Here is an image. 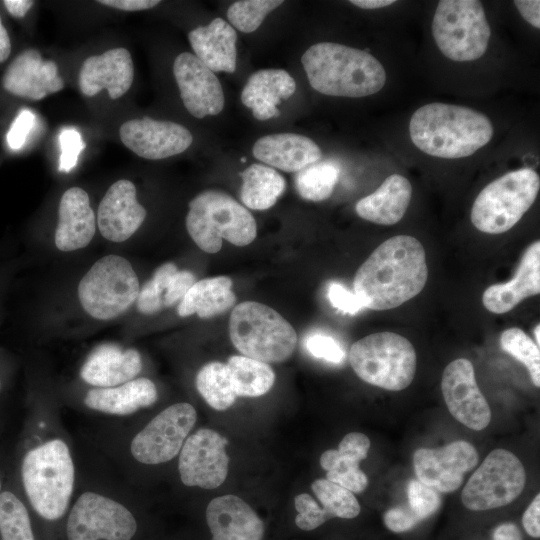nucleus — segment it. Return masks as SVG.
Here are the masks:
<instances>
[{"label": "nucleus", "mask_w": 540, "mask_h": 540, "mask_svg": "<svg viewBox=\"0 0 540 540\" xmlns=\"http://www.w3.org/2000/svg\"><path fill=\"white\" fill-rule=\"evenodd\" d=\"M254 157L285 172H298L318 162L319 146L310 138L295 133H276L259 138L252 149Z\"/></svg>", "instance_id": "nucleus-27"}, {"label": "nucleus", "mask_w": 540, "mask_h": 540, "mask_svg": "<svg viewBox=\"0 0 540 540\" xmlns=\"http://www.w3.org/2000/svg\"><path fill=\"white\" fill-rule=\"evenodd\" d=\"M385 526L393 532H405L421 522L408 506L389 509L383 516Z\"/></svg>", "instance_id": "nucleus-49"}, {"label": "nucleus", "mask_w": 540, "mask_h": 540, "mask_svg": "<svg viewBox=\"0 0 540 540\" xmlns=\"http://www.w3.org/2000/svg\"><path fill=\"white\" fill-rule=\"evenodd\" d=\"M408 507L422 521L434 514L441 505L438 491L418 479H412L407 486Z\"/></svg>", "instance_id": "nucleus-42"}, {"label": "nucleus", "mask_w": 540, "mask_h": 540, "mask_svg": "<svg viewBox=\"0 0 540 540\" xmlns=\"http://www.w3.org/2000/svg\"><path fill=\"white\" fill-rule=\"evenodd\" d=\"M146 209L137 201L136 187L121 179L113 183L103 196L97 212L101 235L115 243L129 239L142 225Z\"/></svg>", "instance_id": "nucleus-20"}, {"label": "nucleus", "mask_w": 540, "mask_h": 540, "mask_svg": "<svg viewBox=\"0 0 540 540\" xmlns=\"http://www.w3.org/2000/svg\"><path fill=\"white\" fill-rule=\"evenodd\" d=\"M412 186L400 174L388 176L372 194L359 200L356 213L364 220L380 225H393L400 221L411 200Z\"/></svg>", "instance_id": "nucleus-31"}, {"label": "nucleus", "mask_w": 540, "mask_h": 540, "mask_svg": "<svg viewBox=\"0 0 540 540\" xmlns=\"http://www.w3.org/2000/svg\"><path fill=\"white\" fill-rule=\"evenodd\" d=\"M540 325L537 324L534 328V337L536 339V344L539 346L540 344Z\"/></svg>", "instance_id": "nucleus-56"}, {"label": "nucleus", "mask_w": 540, "mask_h": 540, "mask_svg": "<svg viewBox=\"0 0 540 540\" xmlns=\"http://www.w3.org/2000/svg\"><path fill=\"white\" fill-rule=\"evenodd\" d=\"M494 133L489 118L465 106L433 102L418 108L409 123L414 145L446 159L468 157L485 146Z\"/></svg>", "instance_id": "nucleus-2"}, {"label": "nucleus", "mask_w": 540, "mask_h": 540, "mask_svg": "<svg viewBox=\"0 0 540 540\" xmlns=\"http://www.w3.org/2000/svg\"><path fill=\"white\" fill-rule=\"evenodd\" d=\"M296 90L292 76L283 69H262L253 73L241 93L242 103L252 110L258 120L279 115L277 105Z\"/></svg>", "instance_id": "nucleus-30"}, {"label": "nucleus", "mask_w": 540, "mask_h": 540, "mask_svg": "<svg viewBox=\"0 0 540 540\" xmlns=\"http://www.w3.org/2000/svg\"><path fill=\"white\" fill-rule=\"evenodd\" d=\"M140 291L130 262L119 255L98 259L81 278L77 295L83 310L96 320L108 321L126 312Z\"/></svg>", "instance_id": "nucleus-9"}, {"label": "nucleus", "mask_w": 540, "mask_h": 540, "mask_svg": "<svg viewBox=\"0 0 540 540\" xmlns=\"http://www.w3.org/2000/svg\"><path fill=\"white\" fill-rule=\"evenodd\" d=\"M227 443L225 437L208 428L190 434L179 452L178 471L182 483L203 489L222 485L229 466Z\"/></svg>", "instance_id": "nucleus-14"}, {"label": "nucleus", "mask_w": 540, "mask_h": 540, "mask_svg": "<svg viewBox=\"0 0 540 540\" xmlns=\"http://www.w3.org/2000/svg\"><path fill=\"white\" fill-rule=\"evenodd\" d=\"M141 370L142 357L136 349L103 343L89 353L79 374L86 384L107 388L135 379Z\"/></svg>", "instance_id": "nucleus-23"}, {"label": "nucleus", "mask_w": 540, "mask_h": 540, "mask_svg": "<svg viewBox=\"0 0 540 540\" xmlns=\"http://www.w3.org/2000/svg\"><path fill=\"white\" fill-rule=\"evenodd\" d=\"M11 53V40L0 17V63L8 59Z\"/></svg>", "instance_id": "nucleus-54"}, {"label": "nucleus", "mask_w": 540, "mask_h": 540, "mask_svg": "<svg viewBox=\"0 0 540 540\" xmlns=\"http://www.w3.org/2000/svg\"><path fill=\"white\" fill-rule=\"evenodd\" d=\"M1 540H35L24 503L12 492L0 493Z\"/></svg>", "instance_id": "nucleus-38"}, {"label": "nucleus", "mask_w": 540, "mask_h": 540, "mask_svg": "<svg viewBox=\"0 0 540 540\" xmlns=\"http://www.w3.org/2000/svg\"><path fill=\"white\" fill-rule=\"evenodd\" d=\"M195 383L199 394L215 410L230 408L237 398L225 363L212 361L205 364L198 371Z\"/></svg>", "instance_id": "nucleus-35"}, {"label": "nucleus", "mask_w": 540, "mask_h": 540, "mask_svg": "<svg viewBox=\"0 0 540 540\" xmlns=\"http://www.w3.org/2000/svg\"><path fill=\"white\" fill-rule=\"evenodd\" d=\"M237 397H259L275 382V373L268 363L243 355H233L226 363Z\"/></svg>", "instance_id": "nucleus-34"}, {"label": "nucleus", "mask_w": 540, "mask_h": 540, "mask_svg": "<svg viewBox=\"0 0 540 540\" xmlns=\"http://www.w3.org/2000/svg\"><path fill=\"white\" fill-rule=\"evenodd\" d=\"M526 472L516 455L505 449L491 451L462 490L464 506L484 511L508 505L523 491Z\"/></svg>", "instance_id": "nucleus-11"}, {"label": "nucleus", "mask_w": 540, "mask_h": 540, "mask_svg": "<svg viewBox=\"0 0 540 540\" xmlns=\"http://www.w3.org/2000/svg\"><path fill=\"white\" fill-rule=\"evenodd\" d=\"M235 302L232 280L227 276L210 277L192 285L178 303L177 313L180 317L197 314L208 319L228 311Z\"/></svg>", "instance_id": "nucleus-32"}, {"label": "nucleus", "mask_w": 540, "mask_h": 540, "mask_svg": "<svg viewBox=\"0 0 540 540\" xmlns=\"http://www.w3.org/2000/svg\"><path fill=\"white\" fill-rule=\"evenodd\" d=\"M369 438L360 432H350L339 443L338 449H329L320 457L321 467L327 471L326 479L360 493L368 486V477L359 463L368 455Z\"/></svg>", "instance_id": "nucleus-26"}, {"label": "nucleus", "mask_w": 540, "mask_h": 540, "mask_svg": "<svg viewBox=\"0 0 540 540\" xmlns=\"http://www.w3.org/2000/svg\"><path fill=\"white\" fill-rule=\"evenodd\" d=\"M137 529V520L125 505L94 491L77 498L66 522L67 540H132Z\"/></svg>", "instance_id": "nucleus-12"}, {"label": "nucleus", "mask_w": 540, "mask_h": 540, "mask_svg": "<svg viewBox=\"0 0 540 540\" xmlns=\"http://www.w3.org/2000/svg\"><path fill=\"white\" fill-rule=\"evenodd\" d=\"M441 389L446 406L456 420L475 431L488 426L490 407L477 385L471 361L458 358L449 363L443 371Z\"/></svg>", "instance_id": "nucleus-15"}, {"label": "nucleus", "mask_w": 540, "mask_h": 540, "mask_svg": "<svg viewBox=\"0 0 540 540\" xmlns=\"http://www.w3.org/2000/svg\"><path fill=\"white\" fill-rule=\"evenodd\" d=\"M232 344L243 355L265 363L284 362L296 348L293 326L273 308L245 301L234 307L229 319Z\"/></svg>", "instance_id": "nucleus-6"}, {"label": "nucleus", "mask_w": 540, "mask_h": 540, "mask_svg": "<svg viewBox=\"0 0 540 540\" xmlns=\"http://www.w3.org/2000/svg\"><path fill=\"white\" fill-rule=\"evenodd\" d=\"M427 277L421 242L409 235H397L381 243L358 268L353 292L364 308L389 310L418 295Z\"/></svg>", "instance_id": "nucleus-1"}, {"label": "nucleus", "mask_w": 540, "mask_h": 540, "mask_svg": "<svg viewBox=\"0 0 540 540\" xmlns=\"http://www.w3.org/2000/svg\"><path fill=\"white\" fill-rule=\"evenodd\" d=\"M500 346L503 351L521 362L528 370L536 387L540 386L539 346L520 328L512 327L502 332Z\"/></svg>", "instance_id": "nucleus-39"}, {"label": "nucleus", "mask_w": 540, "mask_h": 540, "mask_svg": "<svg viewBox=\"0 0 540 540\" xmlns=\"http://www.w3.org/2000/svg\"><path fill=\"white\" fill-rule=\"evenodd\" d=\"M0 493H1V481H0Z\"/></svg>", "instance_id": "nucleus-58"}, {"label": "nucleus", "mask_w": 540, "mask_h": 540, "mask_svg": "<svg viewBox=\"0 0 540 540\" xmlns=\"http://www.w3.org/2000/svg\"><path fill=\"white\" fill-rule=\"evenodd\" d=\"M349 360L364 382L390 391L405 389L416 372L412 343L394 332H378L352 344Z\"/></svg>", "instance_id": "nucleus-7"}, {"label": "nucleus", "mask_w": 540, "mask_h": 540, "mask_svg": "<svg viewBox=\"0 0 540 540\" xmlns=\"http://www.w3.org/2000/svg\"><path fill=\"white\" fill-rule=\"evenodd\" d=\"M96 231V217L87 192L80 187L67 189L59 202L54 242L63 252L89 245Z\"/></svg>", "instance_id": "nucleus-24"}, {"label": "nucleus", "mask_w": 540, "mask_h": 540, "mask_svg": "<svg viewBox=\"0 0 540 540\" xmlns=\"http://www.w3.org/2000/svg\"><path fill=\"white\" fill-rule=\"evenodd\" d=\"M6 10L16 18L24 17L34 4L31 0H4Z\"/></svg>", "instance_id": "nucleus-53"}, {"label": "nucleus", "mask_w": 540, "mask_h": 540, "mask_svg": "<svg viewBox=\"0 0 540 540\" xmlns=\"http://www.w3.org/2000/svg\"><path fill=\"white\" fill-rule=\"evenodd\" d=\"M1 386H2V383H1V380H0V390H1Z\"/></svg>", "instance_id": "nucleus-57"}, {"label": "nucleus", "mask_w": 540, "mask_h": 540, "mask_svg": "<svg viewBox=\"0 0 540 540\" xmlns=\"http://www.w3.org/2000/svg\"><path fill=\"white\" fill-rule=\"evenodd\" d=\"M36 117L29 109H22L14 119L7 133V143L11 149L18 150L25 144L33 129Z\"/></svg>", "instance_id": "nucleus-47"}, {"label": "nucleus", "mask_w": 540, "mask_h": 540, "mask_svg": "<svg viewBox=\"0 0 540 540\" xmlns=\"http://www.w3.org/2000/svg\"><path fill=\"white\" fill-rule=\"evenodd\" d=\"M310 86L324 95L360 98L380 91L383 65L370 53L339 43L321 42L302 55Z\"/></svg>", "instance_id": "nucleus-3"}, {"label": "nucleus", "mask_w": 540, "mask_h": 540, "mask_svg": "<svg viewBox=\"0 0 540 540\" xmlns=\"http://www.w3.org/2000/svg\"><path fill=\"white\" fill-rule=\"evenodd\" d=\"M119 135L127 148L150 160L180 154L193 142L191 132L184 126L149 117L124 122L119 129Z\"/></svg>", "instance_id": "nucleus-17"}, {"label": "nucleus", "mask_w": 540, "mask_h": 540, "mask_svg": "<svg viewBox=\"0 0 540 540\" xmlns=\"http://www.w3.org/2000/svg\"><path fill=\"white\" fill-rule=\"evenodd\" d=\"M539 188V175L530 168L502 175L476 197L471 209L472 224L488 234L510 230L532 206Z\"/></svg>", "instance_id": "nucleus-8"}, {"label": "nucleus", "mask_w": 540, "mask_h": 540, "mask_svg": "<svg viewBox=\"0 0 540 540\" xmlns=\"http://www.w3.org/2000/svg\"><path fill=\"white\" fill-rule=\"evenodd\" d=\"M525 531L534 538L540 537V495L537 494L522 516Z\"/></svg>", "instance_id": "nucleus-50"}, {"label": "nucleus", "mask_w": 540, "mask_h": 540, "mask_svg": "<svg viewBox=\"0 0 540 540\" xmlns=\"http://www.w3.org/2000/svg\"><path fill=\"white\" fill-rule=\"evenodd\" d=\"M282 3L280 0L237 1L229 6L227 18L239 31L251 33L257 30L264 18Z\"/></svg>", "instance_id": "nucleus-40"}, {"label": "nucleus", "mask_w": 540, "mask_h": 540, "mask_svg": "<svg viewBox=\"0 0 540 540\" xmlns=\"http://www.w3.org/2000/svg\"><path fill=\"white\" fill-rule=\"evenodd\" d=\"M1 83L8 93L31 100H41L64 88L56 63L43 60L35 49L17 55L4 72Z\"/></svg>", "instance_id": "nucleus-21"}, {"label": "nucleus", "mask_w": 540, "mask_h": 540, "mask_svg": "<svg viewBox=\"0 0 540 540\" xmlns=\"http://www.w3.org/2000/svg\"><path fill=\"white\" fill-rule=\"evenodd\" d=\"M339 174L337 163L328 160L315 162L297 172L295 187L303 199L322 201L332 194Z\"/></svg>", "instance_id": "nucleus-36"}, {"label": "nucleus", "mask_w": 540, "mask_h": 540, "mask_svg": "<svg viewBox=\"0 0 540 540\" xmlns=\"http://www.w3.org/2000/svg\"><path fill=\"white\" fill-rule=\"evenodd\" d=\"M209 540H265L266 524L240 497L227 494L213 498L205 509Z\"/></svg>", "instance_id": "nucleus-19"}, {"label": "nucleus", "mask_w": 540, "mask_h": 540, "mask_svg": "<svg viewBox=\"0 0 540 540\" xmlns=\"http://www.w3.org/2000/svg\"><path fill=\"white\" fill-rule=\"evenodd\" d=\"M188 39L195 56L211 71L233 73L236 70L237 34L222 18L193 29Z\"/></svg>", "instance_id": "nucleus-28"}, {"label": "nucleus", "mask_w": 540, "mask_h": 540, "mask_svg": "<svg viewBox=\"0 0 540 540\" xmlns=\"http://www.w3.org/2000/svg\"><path fill=\"white\" fill-rule=\"evenodd\" d=\"M133 77L130 52L125 48H114L88 57L83 62L79 72V88L88 97L106 89L111 99H117L130 89Z\"/></svg>", "instance_id": "nucleus-22"}, {"label": "nucleus", "mask_w": 540, "mask_h": 540, "mask_svg": "<svg viewBox=\"0 0 540 540\" xmlns=\"http://www.w3.org/2000/svg\"><path fill=\"white\" fill-rule=\"evenodd\" d=\"M351 4L362 9H378L395 3L394 0H351Z\"/></svg>", "instance_id": "nucleus-55"}, {"label": "nucleus", "mask_w": 540, "mask_h": 540, "mask_svg": "<svg viewBox=\"0 0 540 540\" xmlns=\"http://www.w3.org/2000/svg\"><path fill=\"white\" fill-rule=\"evenodd\" d=\"M311 488L329 519H353L360 514V504L350 490L328 479H316Z\"/></svg>", "instance_id": "nucleus-37"}, {"label": "nucleus", "mask_w": 540, "mask_h": 540, "mask_svg": "<svg viewBox=\"0 0 540 540\" xmlns=\"http://www.w3.org/2000/svg\"><path fill=\"white\" fill-rule=\"evenodd\" d=\"M197 420L195 408L185 402L168 406L153 417L131 440L132 457L146 465L176 457Z\"/></svg>", "instance_id": "nucleus-13"}, {"label": "nucleus", "mask_w": 540, "mask_h": 540, "mask_svg": "<svg viewBox=\"0 0 540 540\" xmlns=\"http://www.w3.org/2000/svg\"><path fill=\"white\" fill-rule=\"evenodd\" d=\"M173 73L185 108L196 118L219 114L224 93L214 72L194 54L183 52L173 63Z\"/></svg>", "instance_id": "nucleus-18"}, {"label": "nucleus", "mask_w": 540, "mask_h": 540, "mask_svg": "<svg viewBox=\"0 0 540 540\" xmlns=\"http://www.w3.org/2000/svg\"><path fill=\"white\" fill-rule=\"evenodd\" d=\"M196 282L195 276L188 270H177L171 277L164 294V307L179 303L192 285Z\"/></svg>", "instance_id": "nucleus-48"}, {"label": "nucleus", "mask_w": 540, "mask_h": 540, "mask_svg": "<svg viewBox=\"0 0 540 540\" xmlns=\"http://www.w3.org/2000/svg\"><path fill=\"white\" fill-rule=\"evenodd\" d=\"M240 176L242 178L240 199L247 208L253 210L271 208L286 188L283 176L263 164L250 165Z\"/></svg>", "instance_id": "nucleus-33"}, {"label": "nucleus", "mask_w": 540, "mask_h": 540, "mask_svg": "<svg viewBox=\"0 0 540 540\" xmlns=\"http://www.w3.org/2000/svg\"><path fill=\"white\" fill-rule=\"evenodd\" d=\"M177 270V266L172 262L164 263L155 270L152 278L140 288L136 299V307L140 313L152 315L164 308L166 288Z\"/></svg>", "instance_id": "nucleus-41"}, {"label": "nucleus", "mask_w": 540, "mask_h": 540, "mask_svg": "<svg viewBox=\"0 0 540 540\" xmlns=\"http://www.w3.org/2000/svg\"><path fill=\"white\" fill-rule=\"evenodd\" d=\"M60 160L59 169L69 172L75 167L80 153L85 148V143L81 134L73 128H65L59 135Z\"/></svg>", "instance_id": "nucleus-45"}, {"label": "nucleus", "mask_w": 540, "mask_h": 540, "mask_svg": "<svg viewBox=\"0 0 540 540\" xmlns=\"http://www.w3.org/2000/svg\"><path fill=\"white\" fill-rule=\"evenodd\" d=\"M431 29L440 52L458 62L480 58L491 35L484 8L477 0L440 1Z\"/></svg>", "instance_id": "nucleus-10"}, {"label": "nucleus", "mask_w": 540, "mask_h": 540, "mask_svg": "<svg viewBox=\"0 0 540 540\" xmlns=\"http://www.w3.org/2000/svg\"><path fill=\"white\" fill-rule=\"evenodd\" d=\"M21 477L26 496L40 517L55 521L64 516L75 487V465L64 440L53 438L27 451Z\"/></svg>", "instance_id": "nucleus-4"}, {"label": "nucleus", "mask_w": 540, "mask_h": 540, "mask_svg": "<svg viewBox=\"0 0 540 540\" xmlns=\"http://www.w3.org/2000/svg\"><path fill=\"white\" fill-rule=\"evenodd\" d=\"M97 2L124 11L146 10L160 3L158 0H99Z\"/></svg>", "instance_id": "nucleus-51"}, {"label": "nucleus", "mask_w": 540, "mask_h": 540, "mask_svg": "<svg viewBox=\"0 0 540 540\" xmlns=\"http://www.w3.org/2000/svg\"><path fill=\"white\" fill-rule=\"evenodd\" d=\"M308 353L324 361L341 364L345 359V350L331 335L322 332H312L304 340Z\"/></svg>", "instance_id": "nucleus-44"}, {"label": "nucleus", "mask_w": 540, "mask_h": 540, "mask_svg": "<svg viewBox=\"0 0 540 540\" xmlns=\"http://www.w3.org/2000/svg\"><path fill=\"white\" fill-rule=\"evenodd\" d=\"M157 399L153 381L139 377L113 387L92 388L86 393L84 404L97 412L126 416L153 405Z\"/></svg>", "instance_id": "nucleus-29"}, {"label": "nucleus", "mask_w": 540, "mask_h": 540, "mask_svg": "<svg viewBox=\"0 0 540 540\" xmlns=\"http://www.w3.org/2000/svg\"><path fill=\"white\" fill-rule=\"evenodd\" d=\"M186 229L206 253H217L222 240L246 246L257 235L256 221L248 209L219 190L203 191L190 201Z\"/></svg>", "instance_id": "nucleus-5"}, {"label": "nucleus", "mask_w": 540, "mask_h": 540, "mask_svg": "<svg viewBox=\"0 0 540 540\" xmlns=\"http://www.w3.org/2000/svg\"><path fill=\"white\" fill-rule=\"evenodd\" d=\"M294 508V526L303 532L314 531L330 520L318 502L307 493L295 496Z\"/></svg>", "instance_id": "nucleus-43"}, {"label": "nucleus", "mask_w": 540, "mask_h": 540, "mask_svg": "<svg viewBox=\"0 0 540 540\" xmlns=\"http://www.w3.org/2000/svg\"><path fill=\"white\" fill-rule=\"evenodd\" d=\"M478 463V453L464 440L454 441L440 449L420 448L413 456L417 479L440 492L460 487L464 474Z\"/></svg>", "instance_id": "nucleus-16"}, {"label": "nucleus", "mask_w": 540, "mask_h": 540, "mask_svg": "<svg viewBox=\"0 0 540 540\" xmlns=\"http://www.w3.org/2000/svg\"><path fill=\"white\" fill-rule=\"evenodd\" d=\"M539 292L540 242L537 240L525 250L514 278L489 286L483 293L482 303L488 311L503 314Z\"/></svg>", "instance_id": "nucleus-25"}, {"label": "nucleus", "mask_w": 540, "mask_h": 540, "mask_svg": "<svg viewBox=\"0 0 540 540\" xmlns=\"http://www.w3.org/2000/svg\"><path fill=\"white\" fill-rule=\"evenodd\" d=\"M515 6L517 7L521 16L530 23L533 27H540V1L539 0H515Z\"/></svg>", "instance_id": "nucleus-52"}, {"label": "nucleus", "mask_w": 540, "mask_h": 540, "mask_svg": "<svg viewBox=\"0 0 540 540\" xmlns=\"http://www.w3.org/2000/svg\"><path fill=\"white\" fill-rule=\"evenodd\" d=\"M331 305L345 314L355 315L364 308L360 298L338 282H331L327 289Z\"/></svg>", "instance_id": "nucleus-46"}]
</instances>
